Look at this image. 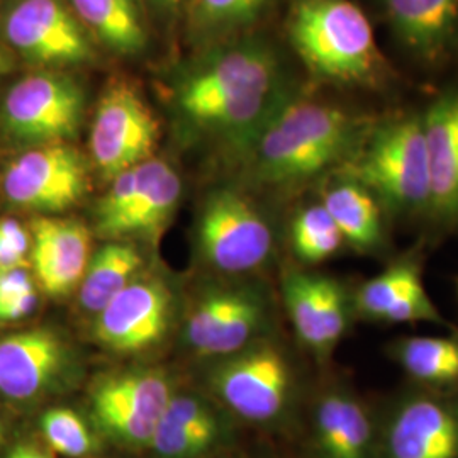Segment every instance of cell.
<instances>
[{"label":"cell","instance_id":"6da1fadb","mask_svg":"<svg viewBox=\"0 0 458 458\" xmlns=\"http://www.w3.org/2000/svg\"><path fill=\"white\" fill-rule=\"evenodd\" d=\"M291 98L277 53L255 38L216 49L175 90L177 107L189 121L248 151Z\"/></svg>","mask_w":458,"mask_h":458},{"label":"cell","instance_id":"7a4b0ae2","mask_svg":"<svg viewBox=\"0 0 458 458\" xmlns=\"http://www.w3.org/2000/svg\"><path fill=\"white\" fill-rule=\"evenodd\" d=\"M370 121L338 106L291 98L251 147L253 175L265 185L294 187L344 166Z\"/></svg>","mask_w":458,"mask_h":458},{"label":"cell","instance_id":"3957f363","mask_svg":"<svg viewBox=\"0 0 458 458\" xmlns=\"http://www.w3.org/2000/svg\"><path fill=\"white\" fill-rule=\"evenodd\" d=\"M287 31L314 75L344 85H378L387 73L367 14L352 0H295Z\"/></svg>","mask_w":458,"mask_h":458},{"label":"cell","instance_id":"277c9868","mask_svg":"<svg viewBox=\"0 0 458 458\" xmlns=\"http://www.w3.org/2000/svg\"><path fill=\"white\" fill-rule=\"evenodd\" d=\"M338 170L365 185L386 213L429 214V155L421 114L372 124L355 155Z\"/></svg>","mask_w":458,"mask_h":458},{"label":"cell","instance_id":"5b68a950","mask_svg":"<svg viewBox=\"0 0 458 458\" xmlns=\"http://www.w3.org/2000/svg\"><path fill=\"white\" fill-rule=\"evenodd\" d=\"M211 389L240 426L274 433L297 423L294 365L282 344L268 336L219 361Z\"/></svg>","mask_w":458,"mask_h":458},{"label":"cell","instance_id":"8992f818","mask_svg":"<svg viewBox=\"0 0 458 458\" xmlns=\"http://www.w3.org/2000/svg\"><path fill=\"white\" fill-rule=\"evenodd\" d=\"M175 391L157 369L113 372L92 384L87 416L111 450L145 455Z\"/></svg>","mask_w":458,"mask_h":458},{"label":"cell","instance_id":"52a82bcc","mask_svg":"<svg viewBox=\"0 0 458 458\" xmlns=\"http://www.w3.org/2000/svg\"><path fill=\"white\" fill-rule=\"evenodd\" d=\"M377 416V458H458V393L412 386Z\"/></svg>","mask_w":458,"mask_h":458},{"label":"cell","instance_id":"ba28073f","mask_svg":"<svg viewBox=\"0 0 458 458\" xmlns=\"http://www.w3.org/2000/svg\"><path fill=\"white\" fill-rule=\"evenodd\" d=\"M197 245L213 268L242 276L259 270L274 250L268 221L243 194L219 189L202 204L197 223Z\"/></svg>","mask_w":458,"mask_h":458},{"label":"cell","instance_id":"9c48e42d","mask_svg":"<svg viewBox=\"0 0 458 458\" xmlns=\"http://www.w3.org/2000/svg\"><path fill=\"white\" fill-rule=\"evenodd\" d=\"M272 304L253 284L216 285L197 295L187 314L185 340L202 357H228L268 336Z\"/></svg>","mask_w":458,"mask_h":458},{"label":"cell","instance_id":"30bf717a","mask_svg":"<svg viewBox=\"0 0 458 458\" xmlns=\"http://www.w3.org/2000/svg\"><path fill=\"white\" fill-rule=\"evenodd\" d=\"M0 114L5 131L19 143H66L82 124L83 90L72 77L33 73L7 92Z\"/></svg>","mask_w":458,"mask_h":458},{"label":"cell","instance_id":"8fae6325","mask_svg":"<svg viewBox=\"0 0 458 458\" xmlns=\"http://www.w3.org/2000/svg\"><path fill=\"white\" fill-rule=\"evenodd\" d=\"M79 372L73 346L58 331L34 327L0 338V397L36 404L70 387Z\"/></svg>","mask_w":458,"mask_h":458},{"label":"cell","instance_id":"7c38bea8","mask_svg":"<svg viewBox=\"0 0 458 458\" xmlns=\"http://www.w3.org/2000/svg\"><path fill=\"white\" fill-rule=\"evenodd\" d=\"M89 183L82 153L66 143H51L13 160L2 175V192L21 209L56 214L79 204Z\"/></svg>","mask_w":458,"mask_h":458},{"label":"cell","instance_id":"4fadbf2b","mask_svg":"<svg viewBox=\"0 0 458 458\" xmlns=\"http://www.w3.org/2000/svg\"><path fill=\"white\" fill-rule=\"evenodd\" d=\"M158 123L131 85L114 82L100 98L90 132V153L98 172L113 181L151 158Z\"/></svg>","mask_w":458,"mask_h":458},{"label":"cell","instance_id":"5bb4252c","mask_svg":"<svg viewBox=\"0 0 458 458\" xmlns=\"http://www.w3.org/2000/svg\"><path fill=\"white\" fill-rule=\"evenodd\" d=\"M304 443L299 458H377L378 416L353 387L331 384L308 410Z\"/></svg>","mask_w":458,"mask_h":458},{"label":"cell","instance_id":"9a60e30c","mask_svg":"<svg viewBox=\"0 0 458 458\" xmlns=\"http://www.w3.org/2000/svg\"><path fill=\"white\" fill-rule=\"evenodd\" d=\"M282 297L299 342L318 360L331 359L355 316L352 293L329 276L289 270L282 282Z\"/></svg>","mask_w":458,"mask_h":458},{"label":"cell","instance_id":"2e32d148","mask_svg":"<svg viewBox=\"0 0 458 458\" xmlns=\"http://www.w3.org/2000/svg\"><path fill=\"white\" fill-rule=\"evenodd\" d=\"M174 295L162 278L138 277L94 318L98 344L115 353L157 346L170 329Z\"/></svg>","mask_w":458,"mask_h":458},{"label":"cell","instance_id":"e0dca14e","mask_svg":"<svg viewBox=\"0 0 458 458\" xmlns=\"http://www.w3.org/2000/svg\"><path fill=\"white\" fill-rule=\"evenodd\" d=\"M4 33L33 64H82L94 55L82 22L62 0L17 2L5 17Z\"/></svg>","mask_w":458,"mask_h":458},{"label":"cell","instance_id":"ac0fdd59","mask_svg":"<svg viewBox=\"0 0 458 458\" xmlns=\"http://www.w3.org/2000/svg\"><path fill=\"white\" fill-rule=\"evenodd\" d=\"M92 259L89 228L73 219L38 217L31 226V263L38 285L53 297L79 289Z\"/></svg>","mask_w":458,"mask_h":458},{"label":"cell","instance_id":"d6986e66","mask_svg":"<svg viewBox=\"0 0 458 458\" xmlns=\"http://www.w3.org/2000/svg\"><path fill=\"white\" fill-rule=\"evenodd\" d=\"M399 47L425 65L445 62L458 45V0H378Z\"/></svg>","mask_w":458,"mask_h":458},{"label":"cell","instance_id":"ffe728a7","mask_svg":"<svg viewBox=\"0 0 458 458\" xmlns=\"http://www.w3.org/2000/svg\"><path fill=\"white\" fill-rule=\"evenodd\" d=\"M421 115L431 177L428 217L443 229L458 231V90L435 98Z\"/></svg>","mask_w":458,"mask_h":458},{"label":"cell","instance_id":"44dd1931","mask_svg":"<svg viewBox=\"0 0 458 458\" xmlns=\"http://www.w3.org/2000/svg\"><path fill=\"white\" fill-rule=\"evenodd\" d=\"M321 206L344 236V245L363 257H376L387 248L384 208L360 182L342 170L321 194Z\"/></svg>","mask_w":458,"mask_h":458},{"label":"cell","instance_id":"7402d4cb","mask_svg":"<svg viewBox=\"0 0 458 458\" xmlns=\"http://www.w3.org/2000/svg\"><path fill=\"white\" fill-rule=\"evenodd\" d=\"M182 194L181 177L170 165L149 158L138 165V185L126 213L119 217L107 240L126 236H157L175 213Z\"/></svg>","mask_w":458,"mask_h":458},{"label":"cell","instance_id":"603a6c76","mask_svg":"<svg viewBox=\"0 0 458 458\" xmlns=\"http://www.w3.org/2000/svg\"><path fill=\"white\" fill-rule=\"evenodd\" d=\"M386 353L412 386L458 393V336H399L387 344Z\"/></svg>","mask_w":458,"mask_h":458},{"label":"cell","instance_id":"cb8c5ba5","mask_svg":"<svg viewBox=\"0 0 458 458\" xmlns=\"http://www.w3.org/2000/svg\"><path fill=\"white\" fill-rule=\"evenodd\" d=\"M143 265L141 251L124 240H113L98 248L79 285L82 311L96 318L115 295L138 278Z\"/></svg>","mask_w":458,"mask_h":458},{"label":"cell","instance_id":"d4e9b609","mask_svg":"<svg viewBox=\"0 0 458 458\" xmlns=\"http://www.w3.org/2000/svg\"><path fill=\"white\" fill-rule=\"evenodd\" d=\"M83 28L121 55L145 48L147 31L138 0H70Z\"/></svg>","mask_w":458,"mask_h":458},{"label":"cell","instance_id":"484cf974","mask_svg":"<svg viewBox=\"0 0 458 458\" xmlns=\"http://www.w3.org/2000/svg\"><path fill=\"white\" fill-rule=\"evenodd\" d=\"M421 263L418 257H403L389 263L376 277L365 280L352 293L353 314L363 321L378 323L394 304L423 287Z\"/></svg>","mask_w":458,"mask_h":458},{"label":"cell","instance_id":"4316f807","mask_svg":"<svg viewBox=\"0 0 458 458\" xmlns=\"http://www.w3.org/2000/svg\"><path fill=\"white\" fill-rule=\"evenodd\" d=\"M39 433L56 457L100 458L111 452L90 418L66 406L45 411L39 418Z\"/></svg>","mask_w":458,"mask_h":458},{"label":"cell","instance_id":"83f0119b","mask_svg":"<svg viewBox=\"0 0 458 458\" xmlns=\"http://www.w3.org/2000/svg\"><path fill=\"white\" fill-rule=\"evenodd\" d=\"M291 246L301 262L316 265L335 257L344 242L340 229L319 202L295 214L291 225Z\"/></svg>","mask_w":458,"mask_h":458},{"label":"cell","instance_id":"f1b7e54d","mask_svg":"<svg viewBox=\"0 0 458 458\" xmlns=\"http://www.w3.org/2000/svg\"><path fill=\"white\" fill-rule=\"evenodd\" d=\"M270 4L272 0H191V19L200 33H231L255 22Z\"/></svg>","mask_w":458,"mask_h":458},{"label":"cell","instance_id":"f546056e","mask_svg":"<svg viewBox=\"0 0 458 458\" xmlns=\"http://www.w3.org/2000/svg\"><path fill=\"white\" fill-rule=\"evenodd\" d=\"M38 304L36 285L26 267L0 274V321L28 318Z\"/></svg>","mask_w":458,"mask_h":458},{"label":"cell","instance_id":"4dcf8cb0","mask_svg":"<svg viewBox=\"0 0 458 458\" xmlns=\"http://www.w3.org/2000/svg\"><path fill=\"white\" fill-rule=\"evenodd\" d=\"M31 246L28 231L14 219L0 221V274L26 267V255Z\"/></svg>","mask_w":458,"mask_h":458},{"label":"cell","instance_id":"1f68e13d","mask_svg":"<svg viewBox=\"0 0 458 458\" xmlns=\"http://www.w3.org/2000/svg\"><path fill=\"white\" fill-rule=\"evenodd\" d=\"M0 458H58L45 443L22 442L14 445Z\"/></svg>","mask_w":458,"mask_h":458},{"label":"cell","instance_id":"d6a6232c","mask_svg":"<svg viewBox=\"0 0 458 458\" xmlns=\"http://www.w3.org/2000/svg\"><path fill=\"white\" fill-rule=\"evenodd\" d=\"M219 458H277L274 457L268 450L265 448H245L242 446V443H238L236 446H233L225 455Z\"/></svg>","mask_w":458,"mask_h":458},{"label":"cell","instance_id":"836d02e7","mask_svg":"<svg viewBox=\"0 0 458 458\" xmlns=\"http://www.w3.org/2000/svg\"><path fill=\"white\" fill-rule=\"evenodd\" d=\"M153 5H157V7H160V9H164V11H175V9H179L182 4H185V2H189V0H149Z\"/></svg>","mask_w":458,"mask_h":458},{"label":"cell","instance_id":"e575fe53","mask_svg":"<svg viewBox=\"0 0 458 458\" xmlns=\"http://www.w3.org/2000/svg\"><path fill=\"white\" fill-rule=\"evenodd\" d=\"M13 70V60L9 55H5L2 49H0V77L9 73Z\"/></svg>","mask_w":458,"mask_h":458},{"label":"cell","instance_id":"d590c367","mask_svg":"<svg viewBox=\"0 0 458 458\" xmlns=\"http://www.w3.org/2000/svg\"><path fill=\"white\" fill-rule=\"evenodd\" d=\"M100 458H148L147 455H132V454H123V452H117L115 455H111V454H106L104 457Z\"/></svg>","mask_w":458,"mask_h":458},{"label":"cell","instance_id":"8d00e7d4","mask_svg":"<svg viewBox=\"0 0 458 458\" xmlns=\"http://www.w3.org/2000/svg\"><path fill=\"white\" fill-rule=\"evenodd\" d=\"M2 445H4V429H2V425H0V450H2Z\"/></svg>","mask_w":458,"mask_h":458},{"label":"cell","instance_id":"74e56055","mask_svg":"<svg viewBox=\"0 0 458 458\" xmlns=\"http://www.w3.org/2000/svg\"><path fill=\"white\" fill-rule=\"evenodd\" d=\"M457 291H458V280H457Z\"/></svg>","mask_w":458,"mask_h":458},{"label":"cell","instance_id":"f35d334b","mask_svg":"<svg viewBox=\"0 0 458 458\" xmlns=\"http://www.w3.org/2000/svg\"><path fill=\"white\" fill-rule=\"evenodd\" d=\"M297 458H299V457H297Z\"/></svg>","mask_w":458,"mask_h":458}]
</instances>
